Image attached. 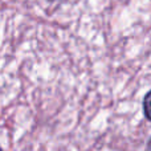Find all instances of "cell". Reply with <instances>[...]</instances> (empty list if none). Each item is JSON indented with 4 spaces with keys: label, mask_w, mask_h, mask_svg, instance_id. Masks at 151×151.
I'll return each mask as SVG.
<instances>
[{
    "label": "cell",
    "mask_w": 151,
    "mask_h": 151,
    "mask_svg": "<svg viewBox=\"0 0 151 151\" xmlns=\"http://www.w3.org/2000/svg\"><path fill=\"white\" fill-rule=\"evenodd\" d=\"M0 151H3V149H1V147H0Z\"/></svg>",
    "instance_id": "cell-1"
},
{
    "label": "cell",
    "mask_w": 151,
    "mask_h": 151,
    "mask_svg": "<svg viewBox=\"0 0 151 151\" xmlns=\"http://www.w3.org/2000/svg\"><path fill=\"white\" fill-rule=\"evenodd\" d=\"M49 1H55V0H49Z\"/></svg>",
    "instance_id": "cell-2"
}]
</instances>
